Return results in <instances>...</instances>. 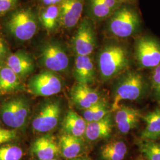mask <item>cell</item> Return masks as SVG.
Masks as SVG:
<instances>
[{"label": "cell", "mask_w": 160, "mask_h": 160, "mask_svg": "<svg viewBox=\"0 0 160 160\" xmlns=\"http://www.w3.org/2000/svg\"><path fill=\"white\" fill-rule=\"evenodd\" d=\"M98 68L102 80H112L128 70L130 59L129 52L123 45L111 43L104 46L98 56Z\"/></svg>", "instance_id": "obj_1"}, {"label": "cell", "mask_w": 160, "mask_h": 160, "mask_svg": "<svg viewBox=\"0 0 160 160\" xmlns=\"http://www.w3.org/2000/svg\"><path fill=\"white\" fill-rule=\"evenodd\" d=\"M143 76L134 71H128L119 75L113 88L111 111L115 112L122 101H136L143 97L146 91Z\"/></svg>", "instance_id": "obj_2"}, {"label": "cell", "mask_w": 160, "mask_h": 160, "mask_svg": "<svg viewBox=\"0 0 160 160\" xmlns=\"http://www.w3.org/2000/svg\"><path fill=\"white\" fill-rule=\"evenodd\" d=\"M6 29L16 39L26 42L37 33L39 22L34 12L30 8H23L13 12L8 18Z\"/></svg>", "instance_id": "obj_3"}, {"label": "cell", "mask_w": 160, "mask_h": 160, "mask_svg": "<svg viewBox=\"0 0 160 160\" xmlns=\"http://www.w3.org/2000/svg\"><path fill=\"white\" fill-rule=\"evenodd\" d=\"M140 23L137 12L129 6H121L110 17L108 29L115 37L127 38L135 33Z\"/></svg>", "instance_id": "obj_4"}, {"label": "cell", "mask_w": 160, "mask_h": 160, "mask_svg": "<svg viewBox=\"0 0 160 160\" xmlns=\"http://www.w3.org/2000/svg\"><path fill=\"white\" fill-rule=\"evenodd\" d=\"M30 114L29 103L23 97H16L2 103L0 118L2 122L12 129L22 128L26 125Z\"/></svg>", "instance_id": "obj_5"}, {"label": "cell", "mask_w": 160, "mask_h": 160, "mask_svg": "<svg viewBox=\"0 0 160 160\" xmlns=\"http://www.w3.org/2000/svg\"><path fill=\"white\" fill-rule=\"evenodd\" d=\"M40 62L47 70L64 72L68 69L69 59L63 46L57 42L51 41L41 48Z\"/></svg>", "instance_id": "obj_6"}, {"label": "cell", "mask_w": 160, "mask_h": 160, "mask_svg": "<svg viewBox=\"0 0 160 160\" xmlns=\"http://www.w3.org/2000/svg\"><path fill=\"white\" fill-rule=\"evenodd\" d=\"M28 87L36 96L49 97L62 91L63 81L56 72L45 70L33 75L29 80Z\"/></svg>", "instance_id": "obj_7"}, {"label": "cell", "mask_w": 160, "mask_h": 160, "mask_svg": "<svg viewBox=\"0 0 160 160\" xmlns=\"http://www.w3.org/2000/svg\"><path fill=\"white\" fill-rule=\"evenodd\" d=\"M62 113L61 104L58 100L44 103L35 115L32 126L33 131L39 133L51 131L58 126Z\"/></svg>", "instance_id": "obj_8"}, {"label": "cell", "mask_w": 160, "mask_h": 160, "mask_svg": "<svg viewBox=\"0 0 160 160\" xmlns=\"http://www.w3.org/2000/svg\"><path fill=\"white\" fill-rule=\"evenodd\" d=\"M135 57L141 68H154L160 65V42L151 37H141L135 43Z\"/></svg>", "instance_id": "obj_9"}, {"label": "cell", "mask_w": 160, "mask_h": 160, "mask_svg": "<svg viewBox=\"0 0 160 160\" xmlns=\"http://www.w3.org/2000/svg\"><path fill=\"white\" fill-rule=\"evenodd\" d=\"M97 44L96 34L92 20L84 18L80 23L72 40V48L76 55H91Z\"/></svg>", "instance_id": "obj_10"}, {"label": "cell", "mask_w": 160, "mask_h": 160, "mask_svg": "<svg viewBox=\"0 0 160 160\" xmlns=\"http://www.w3.org/2000/svg\"><path fill=\"white\" fill-rule=\"evenodd\" d=\"M84 0H63L59 5V22L63 28L71 29L80 22Z\"/></svg>", "instance_id": "obj_11"}, {"label": "cell", "mask_w": 160, "mask_h": 160, "mask_svg": "<svg viewBox=\"0 0 160 160\" xmlns=\"http://www.w3.org/2000/svg\"><path fill=\"white\" fill-rule=\"evenodd\" d=\"M70 96L72 103L79 110L90 108L102 100L100 93L90 86L76 83L71 90Z\"/></svg>", "instance_id": "obj_12"}, {"label": "cell", "mask_w": 160, "mask_h": 160, "mask_svg": "<svg viewBox=\"0 0 160 160\" xmlns=\"http://www.w3.org/2000/svg\"><path fill=\"white\" fill-rule=\"evenodd\" d=\"M32 152L38 160H53L60 154L58 142L55 137L50 134L38 138L33 143Z\"/></svg>", "instance_id": "obj_13"}, {"label": "cell", "mask_w": 160, "mask_h": 160, "mask_svg": "<svg viewBox=\"0 0 160 160\" xmlns=\"http://www.w3.org/2000/svg\"><path fill=\"white\" fill-rule=\"evenodd\" d=\"M115 112V125L118 130L123 135H126L133 130L142 118L138 109L126 106H120Z\"/></svg>", "instance_id": "obj_14"}, {"label": "cell", "mask_w": 160, "mask_h": 160, "mask_svg": "<svg viewBox=\"0 0 160 160\" xmlns=\"http://www.w3.org/2000/svg\"><path fill=\"white\" fill-rule=\"evenodd\" d=\"M73 75L77 83L90 86L96 80V70L91 55H76Z\"/></svg>", "instance_id": "obj_15"}, {"label": "cell", "mask_w": 160, "mask_h": 160, "mask_svg": "<svg viewBox=\"0 0 160 160\" xmlns=\"http://www.w3.org/2000/svg\"><path fill=\"white\" fill-rule=\"evenodd\" d=\"M6 65L21 79L30 74L34 69L33 59L24 51H18L10 55Z\"/></svg>", "instance_id": "obj_16"}, {"label": "cell", "mask_w": 160, "mask_h": 160, "mask_svg": "<svg viewBox=\"0 0 160 160\" xmlns=\"http://www.w3.org/2000/svg\"><path fill=\"white\" fill-rule=\"evenodd\" d=\"M113 120L111 113L98 121L88 123L85 137L90 142H95L108 139L113 131Z\"/></svg>", "instance_id": "obj_17"}, {"label": "cell", "mask_w": 160, "mask_h": 160, "mask_svg": "<svg viewBox=\"0 0 160 160\" xmlns=\"http://www.w3.org/2000/svg\"><path fill=\"white\" fill-rule=\"evenodd\" d=\"M82 138L62 134L58 141L60 154L68 160L80 157L84 148Z\"/></svg>", "instance_id": "obj_18"}, {"label": "cell", "mask_w": 160, "mask_h": 160, "mask_svg": "<svg viewBox=\"0 0 160 160\" xmlns=\"http://www.w3.org/2000/svg\"><path fill=\"white\" fill-rule=\"evenodd\" d=\"M87 122L80 114L70 110L65 114L62 123L63 134L82 138L85 135Z\"/></svg>", "instance_id": "obj_19"}, {"label": "cell", "mask_w": 160, "mask_h": 160, "mask_svg": "<svg viewBox=\"0 0 160 160\" xmlns=\"http://www.w3.org/2000/svg\"><path fill=\"white\" fill-rule=\"evenodd\" d=\"M145 126L141 133L143 140L153 141L160 138V108L146 113L141 118Z\"/></svg>", "instance_id": "obj_20"}, {"label": "cell", "mask_w": 160, "mask_h": 160, "mask_svg": "<svg viewBox=\"0 0 160 160\" xmlns=\"http://www.w3.org/2000/svg\"><path fill=\"white\" fill-rule=\"evenodd\" d=\"M22 86L21 78L7 65L0 66V92L8 94L17 92Z\"/></svg>", "instance_id": "obj_21"}, {"label": "cell", "mask_w": 160, "mask_h": 160, "mask_svg": "<svg viewBox=\"0 0 160 160\" xmlns=\"http://www.w3.org/2000/svg\"><path fill=\"white\" fill-rule=\"evenodd\" d=\"M127 152V146L123 141H113L103 145L100 155L102 160H123Z\"/></svg>", "instance_id": "obj_22"}, {"label": "cell", "mask_w": 160, "mask_h": 160, "mask_svg": "<svg viewBox=\"0 0 160 160\" xmlns=\"http://www.w3.org/2000/svg\"><path fill=\"white\" fill-rule=\"evenodd\" d=\"M60 13L58 5L46 7L40 12L39 20L43 27L49 32H51L57 29L59 22Z\"/></svg>", "instance_id": "obj_23"}, {"label": "cell", "mask_w": 160, "mask_h": 160, "mask_svg": "<svg viewBox=\"0 0 160 160\" xmlns=\"http://www.w3.org/2000/svg\"><path fill=\"white\" fill-rule=\"evenodd\" d=\"M88 4L92 17L98 21L109 18L114 12L102 0H88Z\"/></svg>", "instance_id": "obj_24"}, {"label": "cell", "mask_w": 160, "mask_h": 160, "mask_svg": "<svg viewBox=\"0 0 160 160\" xmlns=\"http://www.w3.org/2000/svg\"><path fill=\"white\" fill-rule=\"evenodd\" d=\"M140 152L148 160H160V144L153 141L143 140L139 142Z\"/></svg>", "instance_id": "obj_25"}, {"label": "cell", "mask_w": 160, "mask_h": 160, "mask_svg": "<svg viewBox=\"0 0 160 160\" xmlns=\"http://www.w3.org/2000/svg\"><path fill=\"white\" fill-rule=\"evenodd\" d=\"M23 155V150L17 145L6 144L0 147V160H20Z\"/></svg>", "instance_id": "obj_26"}, {"label": "cell", "mask_w": 160, "mask_h": 160, "mask_svg": "<svg viewBox=\"0 0 160 160\" xmlns=\"http://www.w3.org/2000/svg\"><path fill=\"white\" fill-rule=\"evenodd\" d=\"M151 84L155 100L160 103V65L152 69L151 75Z\"/></svg>", "instance_id": "obj_27"}, {"label": "cell", "mask_w": 160, "mask_h": 160, "mask_svg": "<svg viewBox=\"0 0 160 160\" xmlns=\"http://www.w3.org/2000/svg\"><path fill=\"white\" fill-rule=\"evenodd\" d=\"M111 110L109 109V105L105 100H101L98 104L96 113L94 116L93 121H98L104 118L106 115L110 113Z\"/></svg>", "instance_id": "obj_28"}, {"label": "cell", "mask_w": 160, "mask_h": 160, "mask_svg": "<svg viewBox=\"0 0 160 160\" xmlns=\"http://www.w3.org/2000/svg\"><path fill=\"white\" fill-rule=\"evenodd\" d=\"M17 131L15 129L0 128V145L15 139L17 137Z\"/></svg>", "instance_id": "obj_29"}, {"label": "cell", "mask_w": 160, "mask_h": 160, "mask_svg": "<svg viewBox=\"0 0 160 160\" xmlns=\"http://www.w3.org/2000/svg\"><path fill=\"white\" fill-rule=\"evenodd\" d=\"M19 0H0V15L11 12L17 5Z\"/></svg>", "instance_id": "obj_30"}, {"label": "cell", "mask_w": 160, "mask_h": 160, "mask_svg": "<svg viewBox=\"0 0 160 160\" xmlns=\"http://www.w3.org/2000/svg\"><path fill=\"white\" fill-rule=\"evenodd\" d=\"M100 102V101H99ZM98 102L92 105L90 108H88V109H84V110H82V117L85 119L86 122L88 123L93 122L94 120V114L96 113V110L98 107Z\"/></svg>", "instance_id": "obj_31"}, {"label": "cell", "mask_w": 160, "mask_h": 160, "mask_svg": "<svg viewBox=\"0 0 160 160\" xmlns=\"http://www.w3.org/2000/svg\"><path fill=\"white\" fill-rule=\"evenodd\" d=\"M7 53V49L6 44L2 40V39L0 37V61L6 57Z\"/></svg>", "instance_id": "obj_32"}, {"label": "cell", "mask_w": 160, "mask_h": 160, "mask_svg": "<svg viewBox=\"0 0 160 160\" xmlns=\"http://www.w3.org/2000/svg\"><path fill=\"white\" fill-rule=\"evenodd\" d=\"M43 4H44L46 7L53 6V2L52 0H41Z\"/></svg>", "instance_id": "obj_33"}, {"label": "cell", "mask_w": 160, "mask_h": 160, "mask_svg": "<svg viewBox=\"0 0 160 160\" xmlns=\"http://www.w3.org/2000/svg\"><path fill=\"white\" fill-rule=\"evenodd\" d=\"M92 160L90 158H88L87 157H78L77 158H75L74 159H72V160Z\"/></svg>", "instance_id": "obj_34"}, {"label": "cell", "mask_w": 160, "mask_h": 160, "mask_svg": "<svg viewBox=\"0 0 160 160\" xmlns=\"http://www.w3.org/2000/svg\"><path fill=\"white\" fill-rule=\"evenodd\" d=\"M63 0H52L53 2V5H58L60 4Z\"/></svg>", "instance_id": "obj_35"}, {"label": "cell", "mask_w": 160, "mask_h": 160, "mask_svg": "<svg viewBox=\"0 0 160 160\" xmlns=\"http://www.w3.org/2000/svg\"><path fill=\"white\" fill-rule=\"evenodd\" d=\"M119 2H120V3L123 4V3H128V2H130L133 0H118Z\"/></svg>", "instance_id": "obj_36"}, {"label": "cell", "mask_w": 160, "mask_h": 160, "mask_svg": "<svg viewBox=\"0 0 160 160\" xmlns=\"http://www.w3.org/2000/svg\"><path fill=\"white\" fill-rule=\"evenodd\" d=\"M57 160V159H53V160Z\"/></svg>", "instance_id": "obj_37"}]
</instances>
